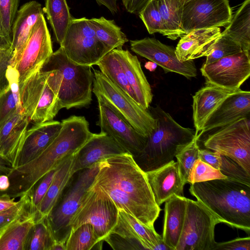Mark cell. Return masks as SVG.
I'll return each instance as SVG.
<instances>
[{"label": "cell", "instance_id": "obj_1", "mask_svg": "<svg viewBox=\"0 0 250 250\" xmlns=\"http://www.w3.org/2000/svg\"><path fill=\"white\" fill-rule=\"evenodd\" d=\"M104 190L119 209L132 215L151 229L161 208L155 202L146 172L128 153L99 162V169L92 183Z\"/></svg>", "mask_w": 250, "mask_h": 250}, {"label": "cell", "instance_id": "obj_2", "mask_svg": "<svg viewBox=\"0 0 250 250\" xmlns=\"http://www.w3.org/2000/svg\"><path fill=\"white\" fill-rule=\"evenodd\" d=\"M61 130L38 156L8 174L10 187L6 193L12 198L24 195L44 175L76 153L93 135L84 116L73 115L61 121Z\"/></svg>", "mask_w": 250, "mask_h": 250}, {"label": "cell", "instance_id": "obj_3", "mask_svg": "<svg viewBox=\"0 0 250 250\" xmlns=\"http://www.w3.org/2000/svg\"><path fill=\"white\" fill-rule=\"evenodd\" d=\"M190 193L220 223L249 235L250 231V186L228 178L190 184Z\"/></svg>", "mask_w": 250, "mask_h": 250}, {"label": "cell", "instance_id": "obj_4", "mask_svg": "<svg viewBox=\"0 0 250 250\" xmlns=\"http://www.w3.org/2000/svg\"><path fill=\"white\" fill-rule=\"evenodd\" d=\"M40 70L48 73L47 82L57 94L62 108L87 107L91 104L94 80L91 66L73 62L60 46Z\"/></svg>", "mask_w": 250, "mask_h": 250}, {"label": "cell", "instance_id": "obj_5", "mask_svg": "<svg viewBox=\"0 0 250 250\" xmlns=\"http://www.w3.org/2000/svg\"><path fill=\"white\" fill-rule=\"evenodd\" d=\"M157 120V126L147 137L143 150L133 159L145 172L158 169L171 162L182 146L195 136V130L185 127L159 105L148 108Z\"/></svg>", "mask_w": 250, "mask_h": 250}, {"label": "cell", "instance_id": "obj_6", "mask_svg": "<svg viewBox=\"0 0 250 250\" xmlns=\"http://www.w3.org/2000/svg\"><path fill=\"white\" fill-rule=\"evenodd\" d=\"M99 169V163L72 175L58 200L45 217L56 243L65 244L72 229L71 220L82 198L92 185Z\"/></svg>", "mask_w": 250, "mask_h": 250}, {"label": "cell", "instance_id": "obj_7", "mask_svg": "<svg viewBox=\"0 0 250 250\" xmlns=\"http://www.w3.org/2000/svg\"><path fill=\"white\" fill-rule=\"evenodd\" d=\"M92 92L103 96L137 132L147 137L156 127L157 120L100 70L93 68Z\"/></svg>", "mask_w": 250, "mask_h": 250}, {"label": "cell", "instance_id": "obj_8", "mask_svg": "<svg viewBox=\"0 0 250 250\" xmlns=\"http://www.w3.org/2000/svg\"><path fill=\"white\" fill-rule=\"evenodd\" d=\"M118 216L119 209L110 197L92 184L82 198L70 226L73 230L84 223L90 224L100 242L115 226Z\"/></svg>", "mask_w": 250, "mask_h": 250}, {"label": "cell", "instance_id": "obj_9", "mask_svg": "<svg viewBox=\"0 0 250 250\" xmlns=\"http://www.w3.org/2000/svg\"><path fill=\"white\" fill-rule=\"evenodd\" d=\"M48 75L39 69L19 85L21 105L30 122L53 120L62 109L57 95L47 83Z\"/></svg>", "mask_w": 250, "mask_h": 250}, {"label": "cell", "instance_id": "obj_10", "mask_svg": "<svg viewBox=\"0 0 250 250\" xmlns=\"http://www.w3.org/2000/svg\"><path fill=\"white\" fill-rule=\"evenodd\" d=\"M205 148L227 156L250 175V122L243 118L219 128L203 141Z\"/></svg>", "mask_w": 250, "mask_h": 250}, {"label": "cell", "instance_id": "obj_11", "mask_svg": "<svg viewBox=\"0 0 250 250\" xmlns=\"http://www.w3.org/2000/svg\"><path fill=\"white\" fill-rule=\"evenodd\" d=\"M220 221L200 202L187 198L182 232L175 250H213Z\"/></svg>", "mask_w": 250, "mask_h": 250}, {"label": "cell", "instance_id": "obj_12", "mask_svg": "<svg viewBox=\"0 0 250 250\" xmlns=\"http://www.w3.org/2000/svg\"><path fill=\"white\" fill-rule=\"evenodd\" d=\"M67 57L81 65H95L109 50L96 36L86 18H73L60 45Z\"/></svg>", "mask_w": 250, "mask_h": 250}, {"label": "cell", "instance_id": "obj_13", "mask_svg": "<svg viewBox=\"0 0 250 250\" xmlns=\"http://www.w3.org/2000/svg\"><path fill=\"white\" fill-rule=\"evenodd\" d=\"M232 17L229 0H185L182 27L187 34L194 29L225 27Z\"/></svg>", "mask_w": 250, "mask_h": 250}, {"label": "cell", "instance_id": "obj_14", "mask_svg": "<svg viewBox=\"0 0 250 250\" xmlns=\"http://www.w3.org/2000/svg\"><path fill=\"white\" fill-rule=\"evenodd\" d=\"M94 95L99 109L96 125L101 132L112 137L132 157L136 156L144 148L147 137L137 132L103 96Z\"/></svg>", "mask_w": 250, "mask_h": 250}, {"label": "cell", "instance_id": "obj_15", "mask_svg": "<svg viewBox=\"0 0 250 250\" xmlns=\"http://www.w3.org/2000/svg\"><path fill=\"white\" fill-rule=\"evenodd\" d=\"M200 71L206 83L236 91L250 76V52L242 51L211 63L203 64Z\"/></svg>", "mask_w": 250, "mask_h": 250}, {"label": "cell", "instance_id": "obj_16", "mask_svg": "<svg viewBox=\"0 0 250 250\" xmlns=\"http://www.w3.org/2000/svg\"><path fill=\"white\" fill-rule=\"evenodd\" d=\"M53 52L50 34L42 15L34 26L15 67L19 74V85L40 69Z\"/></svg>", "mask_w": 250, "mask_h": 250}, {"label": "cell", "instance_id": "obj_17", "mask_svg": "<svg viewBox=\"0 0 250 250\" xmlns=\"http://www.w3.org/2000/svg\"><path fill=\"white\" fill-rule=\"evenodd\" d=\"M130 44L133 52L161 66L165 72L176 73L187 79L197 76V68L193 61L180 62L173 46L149 37L131 40Z\"/></svg>", "mask_w": 250, "mask_h": 250}, {"label": "cell", "instance_id": "obj_18", "mask_svg": "<svg viewBox=\"0 0 250 250\" xmlns=\"http://www.w3.org/2000/svg\"><path fill=\"white\" fill-rule=\"evenodd\" d=\"M128 153L112 137L101 132L91 138L74 154L71 174L89 168L103 160Z\"/></svg>", "mask_w": 250, "mask_h": 250}, {"label": "cell", "instance_id": "obj_19", "mask_svg": "<svg viewBox=\"0 0 250 250\" xmlns=\"http://www.w3.org/2000/svg\"><path fill=\"white\" fill-rule=\"evenodd\" d=\"M250 92L240 89L226 98L210 115L201 131L202 134L243 118H250Z\"/></svg>", "mask_w": 250, "mask_h": 250}, {"label": "cell", "instance_id": "obj_20", "mask_svg": "<svg viewBox=\"0 0 250 250\" xmlns=\"http://www.w3.org/2000/svg\"><path fill=\"white\" fill-rule=\"evenodd\" d=\"M146 174L155 202L159 206L173 195L184 196L185 183L177 162L173 160Z\"/></svg>", "mask_w": 250, "mask_h": 250}, {"label": "cell", "instance_id": "obj_21", "mask_svg": "<svg viewBox=\"0 0 250 250\" xmlns=\"http://www.w3.org/2000/svg\"><path fill=\"white\" fill-rule=\"evenodd\" d=\"M61 126V122L54 120L34 123L26 131L15 167L25 164L41 154L58 135Z\"/></svg>", "mask_w": 250, "mask_h": 250}, {"label": "cell", "instance_id": "obj_22", "mask_svg": "<svg viewBox=\"0 0 250 250\" xmlns=\"http://www.w3.org/2000/svg\"><path fill=\"white\" fill-rule=\"evenodd\" d=\"M44 14L42 5L35 0L25 3L18 10L12 27V67L19 62L34 26Z\"/></svg>", "mask_w": 250, "mask_h": 250}, {"label": "cell", "instance_id": "obj_23", "mask_svg": "<svg viewBox=\"0 0 250 250\" xmlns=\"http://www.w3.org/2000/svg\"><path fill=\"white\" fill-rule=\"evenodd\" d=\"M30 123L22 108L18 110L0 130V156L15 167L18 155Z\"/></svg>", "mask_w": 250, "mask_h": 250}, {"label": "cell", "instance_id": "obj_24", "mask_svg": "<svg viewBox=\"0 0 250 250\" xmlns=\"http://www.w3.org/2000/svg\"><path fill=\"white\" fill-rule=\"evenodd\" d=\"M221 35L219 27L192 30L180 38L175 48L182 62L207 56Z\"/></svg>", "mask_w": 250, "mask_h": 250}, {"label": "cell", "instance_id": "obj_25", "mask_svg": "<svg viewBox=\"0 0 250 250\" xmlns=\"http://www.w3.org/2000/svg\"><path fill=\"white\" fill-rule=\"evenodd\" d=\"M114 50L135 94L136 102L145 109H148L152 101L153 94L138 58L127 50L116 48Z\"/></svg>", "mask_w": 250, "mask_h": 250}, {"label": "cell", "instance_id": "obj_26", "mask_svg": "<svg viewBox=\"0 0 250 250\" xmlns=\"http://www.w3.org/2000/svg\"><path fill=\"white\" fill-rule=\"evenodd\" d=\"M235 91L226 90L208 83L193 96V120L198 134L210 115L224 100Z\"/></svg>", "mask_w": 250, "mask_h": 250}, {"label": "cell", "instance_id": "obj_27", "mask_svg": "<svg viewBox=\"0 0 250 250\" xmlns=\"http://www.w3.org/2000/svg\"><path fill=\"white\" fill-rule=\"evenodd\" d=\"M113 231L131 240L139 241L146 250H156L163 241L154 229L145 226L122 209H119L118 220Z\"/></svg>", "mask_w": 250, "mask_h": 250}, {"label": "cell", "instance_id": "obj_28", "mask_svg": "<svg viewBox=\"0 0 250 250\" xmlns=\"http://www.w3.org/2000/svg\"><path fill=\"white\" fill-rule=\"evenodd\" d=\"M165 202L162 237L171 250H175L184 225L187 198L175 195Z\"/></svg>", "mask_w": 250, "mask_h": 250}, {"label": "cell", "instance_id": "obj_29", "mask_svg": "<svg viewBox=\"0 0 250 250\" xmlns=\"http://www.w3.org/2000/svg\"><path fill=\"white\" fill-rule=\"evenodd\" d=\"M74 154L66 158L58 166L52 181L34 214L35 222L47 215L72 176L71 168Z\"/></svg>", "mask_w": 250, "mask_h": 250}, {"label": "cell", "instance_id": "obj_30", "mask_svg": "<svg viewBox=\"0 0 250 250\" xmlns=\"http://www.w3.org/2000/svg\"><path fill=\"white\" fill-rule=\"evenodd\" d=\"M221 35L237 43L242 51L250 52V0H245L242 2Z\"/></svg>", "mask_w": 250, "mask_h": 250}, {"label": "cell", "instance_id": "obj_31", "mask_svg": "<svg viewBox=\"0 0 250 250\" xmlns=\"http://www.w3.org/2000/svg\"><path fill=\"white\" fill-rule=\"evenodd\" d=\"M6 78L8 84L0 88V130L18 110L22 108L17 70L9 65Z\"/></svg>", "mask_w": 250, "mask_h": 250}, {"label": "cell", "instance_id": "obj_32", "mask_svg": "<svg viewBox=\"0 0 250 250\" xmlns=\"http://www.w3.org/2000/svg\"><path fill=\"white\" fill-rule=\"evenodd\" d=\"M35 223L31 212L16 220L0 234V250H25L29 232Z\"/></svg>", "mask_w": 250, "mask_h": 250}, {"label": "cell", "instance_id": "obj_33", "mask_svg": "<svg viewBox=\"0 0 250 250\" xmlns=\"http://www.w3.org/2000/svg\"><path fill=\"white\" fill-rule=\"evenodd\" d=\"M156 1L164 24V36L175 40L186 34L181 24L183 8L185 0Z\"/></svg>", "mask_w": 250, "mask_h": 250}, {"label": "cell", "instance_id": "obj_34", "mask_svg": "<svg viewBox=\"0 0 250 250\" xmlns=\"http://www.w3.org/2000/svg\"><path fill=\"white\" fill-rule=\"evenodd\" d=\"M57 42L62 44L73 18L66 0H45L43 8Z\"/></svg>", "mask_w": 250, "mask_h": 250}, {"label": "cell", "instance_id": "obj_35", "mask_svg": "<svg viewBox=\"0 0 250 250\" xmlns=\"http://www.w3.org/2000/svg\"><path fill=\"white\" fill-rule=\"evenodd\" d=\"M89 21L96 36L108 50L122 48L128 42L126 35L113 20H107L103 17L92 18Z\"/></svg>", "mask_w": 250, "mask_h": 250}, {"label": "cell", "instance_id": "obj_36", "mask_svg": "<svg viewBox=\"0 0 250 250\" xmlns=\"http://www.w3.org/2000/svg\"><path fill=\"white\" fill-rule=\"evenodd\" d=\"M96 65L107 78L136 101L135 94L127 82L114 49L106 54Z\"/></svg>", "mask_w": 250, "mask_h": 250}, {"label": "cell", "instance_id": "obj_37", "mask_svg": "<svg viewBox=\"0 0 250 250\" xmlns=\"http://www.w3.org/2000/svg\"><path fill=\"white\" fill-rule=\"evenodd\" d=\"M99 242L92 225L84 223L71 230L65 243L66 250H89Z\"/></svg>", "mask_w": 250, "mask_h": 250}, {"label": "cell", "instance_id": "obj_38", "mask_svg": "<svg viewBox=\"0 0 250 250\" xmlns=\"http://www.w3.org/2000/svg\"><path fill=\"white\" fill-rule=\"evenodd\" d=\"M55 243L45 218L36 222L31 228L25 250H51Z\"/></svg>", "mask_w": 250, "mask_h": 250}, {"label": "cell", "instance_id": "obj_39", "mask_svg": "<svg viewBox=\"0 0 250 250\" xmlns=\"http://www.w3.org/2000/svg\"><path fill=\"white\" fill-rule=\"evenodd\" d=\"M199 138L198 135L196 134L190 142L178 149L175 155L181 174L185 184L188 183V178L190 169L195 161L199 159Z\"/></svg>", "mask_w": 250, "mask_h": 250}, {"label": "cell", "instance_id": "obj_40", "mask_svg": "<svg viewBox=\"0 0 250 250\" xmlns=\"http://www.w3.org/2000/svg\"><path fill=\"white\" fill-rule=\"evenodd\" d=\"M138 15L149 34L164 36V24L156 0H151Z\"/></svg>", "mask_w": 250, "mask_h": 250}, {"label": "cell", "instance_id": "obj_41", "mask_svg": "<svg viewBox=\"0 0 250 250\" xmlns=\"http://www.w3.org/2000/svg\"><path fill=\"white\" fill-rule=\"evenodd\" d=\"M20 0H0V35L11 41L12 27Z\"/></svg>", "mask_w": 250, "mask_h": 250}, {"label": "cell", "instance_id": "obj_42", "mask_svg": "<svg viewBox=\"0 0 250 250\" xmlns=\"http://www.w3.org/2000/svg\"><path fill=\"white\" fill-rule=\"evenodd\" d=\"M219 169L198 159L190 170L188 183L205 182L214 179H226Z\"/></svg>", "mask_w": 250, "mask_h": 250}, {"label": "cell", "instance_id": "obj_43", "mask_svg": "<svg viewBox=\"0 0 250 250\" xmlns=\"http://www.w3.org/2000/svg\"><path fill=\"white\" fill-rule=\"evenodd\" d=\"M57 168L51 170L44 175L26 193L29 200L30 211L34 215L52 181Z\"/></svg>", "mask_w": 250, "mask_h": 250}, {"label": "cell", "instance_id": "obj_44", "mask_svg": "<svg viewBox=\"0 0 250 250\" xmlns=\"http://www.w3.org/2000/svg\"><path fill=\"white\" fill-rule=\"evenodd\" d=\"M242 51L240 46L229 38L221 35L203 64H208L228 56Z\"/></svg>", "mask_w": 250, "mask_h": 250}, {"label": "cell", "instance_id": "obj_45", "mask_svg": "<svg viewBox=\"0 0 250 250\" xmlns=\"http://www.w3.org/2000/svg\"><path fill=\"white\" fill-rule=\"evenodd\" d=\"M30 212L28 195L26 193L13 206L0 212V234L14 221Z\"/></svg>", "mask_w": 250, "mask_h": 250}, {"label": "cell", "instance_id": "obj_46", "mask_svg": "<svg viewBox=\"0 0 250 250\" xmlns=\"http://www.w3.org/2000/svg\"><path fill=\"white\" fill-rule=\"evenodd\" d=\"M220 171L227 178L250 186V175L230 158L221 155Z\"/></svg>", "mask_w": 250, "mask_h": 250}, {"label": "cell", "instance_id": "obj_47", "mask_svg": "<svg viewBox=\"0 0 250 250\" xmlns=\"http://www.w3.org/2000/svg\"><path fill=\"white\" fill-rule=\"evenodd\" d=\"M103 241L114 250H141L135 243L116 233L110 231Z\"/></svg>", "mask_w": 250, "mask_h": 250}, {"label": "cell", "instance_id": "obj_48", "mask_svg": "<svg viewBox=\"0 0 250 250\" xmlns=\"http://www.w3.org/2000/svg\"><path fill=\"white\" fill-rule=\"evenodd\" d=\"M13 57L11 46L0 48V88L8 84L6 72Z\"/></svg>", "mask_w": 250, "mask_h": 250}, {"label": "cell", "instance_id": "obj_49", "mask_svg": "<svg viewBox=\"0 0 250 250\" xmlns=\"http://www.w3.org/2000/svg\"><path fill=\"white\" fill-rule=\"evenodd\" d=\"M213 250H250V237L237 238L224 242H216Z\"/></svg>", "mask_w": 250, "mask_h": 250}, {"label": "cell", "instance_id": "obj_50", "mask_svg": "<svg viewBox=\"0 0 250 250\" xmlns=\"http://www.w3.org/2000/svg\"><path fill=\"white\" fill-rule=\"evenodd\" d=\"M199 159L214 168L219 169L221 162V154L207 148L199 149Z\"/></svg>", "mask_w": 250, "mask_h": 250}, {"label": "cell", "instance_id": "obj_51", "mask_svg": "<svg viewBox=\"0 0 250 250\" xmlns=\"http://www.w3.org/2000/svg\"><path fill=\"white\" fill-rule=\"evenodd\" d=\"M126 10L131 14H139L151 0H122Z\"/></svg>", "mask_w": 250, "mask_h": 250}, {"label": "cell", "instance_id": "obj_52", "mask_svg": "<svg viewBox=\"0 0 250 250\" xmlns=\"http://www.w3.org/2000/svg\"><path fill=\"white\" fill-rule=\"evenodd\" d=\"M14 198H11L6 193L0 194V212L4 211L16 204Z\"/></svg>", "mask_w": 250, "mask_h": 250}, {"label": "cell", "instance_id": "obj_53", "mask_svg": "<svg viewBox=\"0 0 250 250\" xmlns=\"http://www.w3.org/2000/svg\"><path fill=\"white\" fill-rule=\"evenodd\" d=\"M99 5L106 7L113 14L118 12V0H95Z\"/></svg>", "mask_w": 250, "mask_h": 250}, {"label": "cell", "instance_id": "obj_54", "mask_svg": "<svg viewBox=\"0 0 250 250\" xmlns=\"http://www.w3.org/2000/svg\"><path fill=\"white\" fill-rule=\"evenodd\" d=\"M12 168L11 166L0 156V175H8Z\"/></svg>", "mask_w": 250, "mask_h": 250}, {"label": "cell", "instance_id": "obj_55", "mask_svg": "<svg viewBox=\"0 0 250 250\" xmlns=\"http://www.w3.org/2000/svg\"><path fill=\"white\" fill-rule=\"evenodd\" d=\"M11 46V41L0 35V48Z\"/></svg>", "mask_w": 250, "mask_h": 250}, {"label": "cell", "instance_id": "obj_56", "mask_svg": "<svg viewBox=\"0 0 250 250\" xmlns=\"http://www.w3.org/2000/svg\"><path fill=\"white\" fill-rule=\"evenodd\" d=\"M51 250H66L65 244L55 242Z\"/></svg>", "mask_w": 250, "mask_h": 250}]
</instances>
